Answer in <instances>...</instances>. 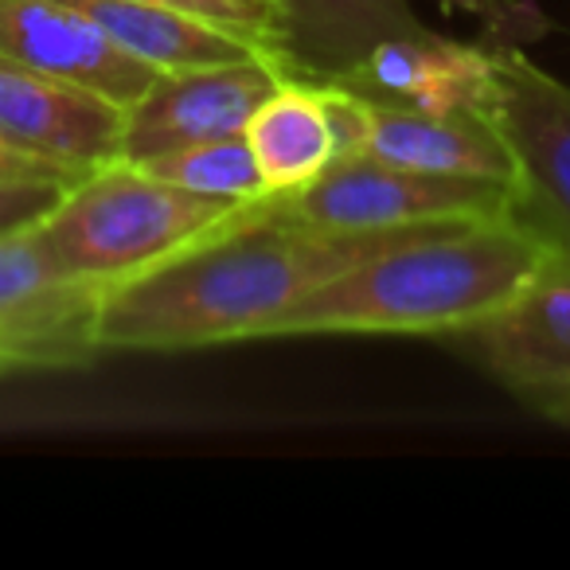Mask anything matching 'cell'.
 Masks as SVG:
<instances>
[{"mask_svg":"<svg viewBox=\"0 0 570 570\" xmlns=\"http://www.w3.org/2000/svg\"><path fill=\"white\" fill-rule=\"evenodd\" d=\"M141 168H149L153 176L176 184V188L196 191V196L238 199V204H258L269 196V184L246 145V134L188 145V149L141 160Z\"/></svg>","mask_w":570,"mask_h":570,"instance_id":"cell-16","label":"cell"},{"mask_svg":"<svg viewBox=\"0 0 570 570\" xmlns=\"http://www.w3.org/2000/svg\"><path fill=\"white\" fill-rule=\"evenodd\" d=\"M285 75L333 82L391 36L426 32L411 0H282Z\"/></svg>","mask_w":570,"mask_h":570,"instance_id":"cell-14","label":"cell"},{"mask_svg":"<svg viewBox=\"0 0 570 570\" xmlns=\"http://www.w3.org/2000/svg\"><path fill=\"white\" fill-rule=\"evenodd\" d=\"M282 219L317 230H403L512 215L520 184L434 176L372 157L333 160L317 180L266 199Z\"/></svg>","mask_w":570,"mask_h":570,"instance_id":"cell-4","label":"cell"},{"mask_svg":"<svg viewBox=\"0 0 570 570\" xmlns=\"http://www.w3.org/2000/svg\"><path fill=\"white\" fill-rule=\"evenodd\" d=\"M543 258L520 294L445 341L531 414L570 426V235L543 230Z\"/></svg>","mask_w":570,"mask_h":570,"instance_id":"cell-5","label":"cell"},{"mask_svg":"<svg viewBox=\"0 0 570 570\" xmlns=\"http://www.w3.org/2000/svg\"><path fill=\"white\" fill-rule=\"evenodd\" d=\"M0 56L98 90L126 110L160 79L71 0H0Z\"/></svg>","mask_w":570,"mask_h":570,"instance_id":"cell-10","label":"cell"},{"mask_svg":"<svg viewBox=\"0 0 570 570\" xmlns=\"http://www.w3.org/2000/svg\"><path fill=\"white\" fill-rule=\"evenodd\" d=\"M333 82L380 106L434 114L473 110L489 87V48L445 40L430 28L414 36H391Z\"/></svg>","mask_w":570,"mask_h":570,"instance_id":"cell-11","label":"cell"},{"mask_svg":"<svg viewBox=\"0 0 570 570\" xmlns=\"http://www.w3.org/2000/svg\"><path fill=\"white\" fill-rule=\"evenodd\" d=\"M98 302L102 289L67 277L36 230L0 238V380L102 356L95 344Z\"/></svg>","mask_w":570,"mask_h":570,"instance_id":"cell-7","label":"cell"},{"mask_svg":"<svg viewBox=\"0 0 570 570\" xmlns=\"http://www.w3.org/2000/svg\"><path fill=\"white\" fill-rule=\"evenodd\" d=\"M90 173L67 165H51V160L36 157V153L17 149L12 141L0 137V180H82Z\"/></svg>","mask_w":570,"mask_h":570,"instance_id":"cell-19","label":"cell"},{"mask_svg":"<svg viewBox=\"0 0 570 570\" xmlns=\"http://www.w3.org/2000/svg\"><path fill=\"white\" fill-rule=\"evenodd\" d=\"M246 145L266 176L269 196L317 180L336 160L333 126H328L317 82L285 75L274 95L254 110Z\"/></svg>","mask_w":570,"mask_h":570,"instance_id":"cell-15","label":"cell"},{"mask_svg":"<svg viewBox=\"0 0 570 570\" xmlns=\"http://www.w3.org/2000/svg\"><path fill=\"white\" fill-rule=\"evenodd\" d=\"M137 4H157V9H176V12H188V17H204L215 20V24L238 28V32L274 43L282 51V63L289 56V48H285L282 0H137Z\"/></svg>","mask_w":570,"mask_h":570,"instance_id":"cell-17","label":"cell"},{"mask_svg":"<svg viewBox=\"0 0 570 570\" xmlns=\"http://www.w3.org/2000/svg\"><path fill=\"white\" fill-rule=\"evenodd\" d=\"M285 79L282 59L254 56L196 71H165L126 110L121 160H153L188 145L246 134L254 110Z\"/></svg>","mask_w":570,"mask_h":570,"instance_id":"cell-8","label":"cell"},{"mask_svg":"<svg viewBox=\"0 0 570 570\" xmlns=\"http://www.w3.org/2000/svg\"><path fill=\"white\" fill-rule=\"evenodd\" d=\"M79 180H0V238L32 230Z\"/></svg>","mask_w":570,"mask_h":570,"instance_id":"cell-18","label":"cell"},{"mask_svg":"<svg viewBox=\"0 0 570 570\" xmlns=\"http://www.w3.org/2000/svg\"><path fill=\"white\" fill-rule=\"evenodd\" d=\"M266 199L204 243L106 289L95 317L98 352H196L262 341L289 305L336 274L403 238L445 227L317 230L282 219Z\"/></svg>","mask_w":570,"mask_h":570,"instance_id":"cell-1","label":"cell"},{"mask_svg":"<svg viewBox=\"0 0 570 570\" xmlns=\"http://www.w3.org/2000/svg\"><path fill=\"white\" fill-rule=\"evenodd\" d=\"M481 110L515 157V215L539 230L570 235V87L520 48L492 43Z\"/></svg>","mask_w":570,"mask_h":570,"instance_id":"cell-6","label":"cell"},{"mask_svg":"<svg viewBox=\"0 0 570 570\" xmlns=\"http://www.w3.org/2000/svg\"><path fill=\"white\" fill-rule=\"evenodd\" d=\"M71 4L87 12L118 48H126L141 63L157 67L160 75L196 71V67L215 63H243V59L254 56L282 59V51L274 43L258 40V36H246L238 28L188 17V12L176 9L137 4V0H71Z\"/></svg>","mask_w":570,"mask_h":570,"instance_id":"cell-13","label":"cell"},{"mask_svg":"<svg viewBox=\"0 0 570 570\" xmlns=\"http://www.w3.org/2000/svg\"><path fill=\"white\" fill-rule=\"evenodd\" d=\"M250 204L196 196L134 160L82 176L40 223L36 238L75 282L114 289L235 223Z\"/></svg>","mask_w":570,"mask_h":570,"instance_id":"cell-3","label":"cell"},{"mask_svg":"<svg viewBox=\"0 0 570 570\" xmlns=\"http://www.w3.org/2000/svg\"><path fill=\"white\" fill-rule=\"evenodd\" d=\"M520 215L445 223L356 262L282 313L269 336H453L504 309L543 258Z\"/></svg>","mask_w":570,"mask_h":570,"instance_id":"cell-2","label":"cell"},{"mask_svg":"<svg viewBox=\"0 0 570 570\" xmlns=\"http://www.w3.org/2000/svg\"><path fill=\"white\" fill-rule=\"evenodd\" d=\"M0 137L51 165L95 173L121 160L126 106L0 56Z\"/></svg>","mask_w":570,"mask_h":570,"instance_id":"cell-9","label":"cell"},{"mask_svg":"<svg viewBox=\"0 0 570 570\" xmlns=\"http://www.w3.org/2000/svg\"><path fill=\"white\" fill-rule=\"evenodd\" d=\"M360 157L434 176L520 184L515 157L481 106L473 110H403L367 102V141Z\"/></svg>","mask_w":570,"mask_h":570,"instance_id":"cell-12","label":"cell"}]
</instances>
